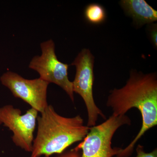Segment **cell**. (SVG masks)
<instances>
[{
  "instance_id": "obj_4",
  "label": "cell",
  "mask_w": 157,
  "mask_h": 157,
  "mask_svg": "<svg viewBox=\"0 0 157 157\" xmlns=\"http://www.w3.org/2000/svg\"><path fill=\"white\" fill-rule=\"evenodd\" d=\"M94 57L89 49L83 48L71 64L76 68V75L72 82L73 92L79 94L84 101L87 109V126L89 127L96 125L99 116L107 119L94 100Z\"/></svg>"
},
{
  "instance_id": "obj_10",
  "label": "cell",
  "mask_w": 157,
  "mask_h": 157,
  "mask_svg": "<svg viewBox=\"0 0 157 157\" xmlns=\"http://www.w3.org/2000/svg\"><path fill=\"white\" fill-rule=\"evenodd\" d=\"M137 156L136 157H157V149H155L153 151L149 153L144 151V146L138 144L136 148Z\"/></svg>"
},
{
  "instance_id": "obj_11",
  "label": "cell",
  "mask_w": 157,
  "mask_h": 157,
  "mask_svg": "<svg viewBox=\"0 0 157 157\" xmlns=\"http://www.w3.org/2000/svg\"><path fill=\"white\" fill-rule=\"evenodd\" d=\"M157 30L156 24L154 25L152 27H151L150 29V36L151 39L153 44L156 48H157Z\"/></svg>"
},
{
  "instance_id": "obj_6",
  "label": "cell",
  "mask_w": 157,
  "mask_h": 157,
  "mask_svg": "<svg viewBox=\"0 0 157 157\" xmlns=\"http://www.w3.org/2000/svg\"><path fill=\"white\" fill-rule=\"evenodd\" d=\"M39 113L31 108L22 114L20 109L11 105L0 108V125H4L13 132L12 140L16 146L29 152L33 148Z\"/></svg>"
},
{
  "instance_id": "obj_1",
  "label": "cell",
  "mask_w": 157,
  "mask_h": 157,
  "mask_svg": "<svg viewBox=\"0 0 157 157\" xmlns=\"http://www.w3.org/2000/svg\"><path fill=\"white\" fill-rule=\"evenodd\" d=\"M111 108L113 115H125L133 108L141 114V128L134 140L121 150L117 157H128L133 153L137 141L148 130L157 125V78L155 73L144 74L131 72L124 86L110 91L106 104Z\"/></svg>"
},
{
  "instance_id": "obj_5",
  "label": "cell",
  "mask_w": 157,
  "mask_h": 157,
  "mask_svg": "<svg viewBox=\"0 0 157 157\" xmlns=\"http://www.w3.org/2000/svg\"><path fill=\"white\" fill-rule=\"evenodd\" d=\"M40 46L42 54L32 59L29 68L36 71L41 79L62 88L74 102L73 83L68 78L69 65L59 60L53 40L50 39L42 42Z\"/></svg>"
},
{
  "instance_id": "obj_8",
  "label": "cell",
  "mask_w": 157,
  "mask_h": 157,
  "mask_svg": "<svg viewBox=\"0 0 157 157\" xmlns=\"http://www.w3.org/2000/svg\"><path fill=\"white\" fill-rule=\"evenodd\" d=\"M120 5L127 15L138 26L157 20V11L144 0H122Z\"/></svg>"
},
{
  "instance_id": "obj_9",
  "label": "cell",
  "mask_w": 157,
  "mask_h": 157,
  "mask_svg": "<svg viewBox=\"0 0 157 157\" xmlns=\"http://www.w3.org/2000/svg\"><path fill=\"white\" fill-rule=\"evenodd\" d=\"M84 16L88 22L92 24H100L105 21L107 17L106 11L103 6L93 3L86 6Z\"/></svg>"
},
{
  "instance_id": "obj_12",
  "label": "cell",
  "mask_w": 157,
  "mask_h": 157,
  "mask_svg": "<svg viewBox=\"0 0 157 157\" xmlns=\"http://www.w3.org/2000/svg\"><path fill=\"white\" fill-rule=\"evenodd\" d=\"M59 157H80V155L78 151L73 149L71 151L68 152Z\"/></svg>"
},
{
  "instance_id": "obj_7",
  "label": "cell",
  "mask_w": 157,
  "mask_h": 157,
  "mask_svg": "<svg viewBox=\"0 0 157 157\" xmlns=\"http://www.w3.org/2000/svg\"><path fill=\"white\" fill-rule=\"evenodd\" d=\"M0 79L15 98L21 99L38 112H43L48 106L47 89L49 83L47 82L40 78L26 79L11 71L4 73Z\"/></svg>"
},
{
  "instance_id": "obj_3",
  "label": "cell",
  "mask_w": 157,
  "mask_h": 157,
  "mask_svg": "<svg viewBox=\"0 0 157 157\" xmlns=\"http://www.w3.org/2000/svg\"><path fill=\"white\" fill-rule=\"evenodd\" d=\"M128 116H110L102 124L90 127L84 139L75 147L82 150L80 157H113L117 156L122 148L112 147V140L118 129L125 125H131Z\"/></svg>"
},
{
  "instance_id": "obj_2",
  "label": "cell",
  "mask_w": 157,
  "mask_h": 157,
  "mask_svg": "<svg viewBox=\"0 0 157 157\" xmlns=\"http://www.w3.org/2000/svg\"><path fill=\"white\" fill-rule=\"evenodd\" d=\"M37 117L36 136L33 142L31 157H48L62 154L73 144L82 141L90 127L80 115L65 117L48 105Z\"/></svg>"
}]
</instances>
